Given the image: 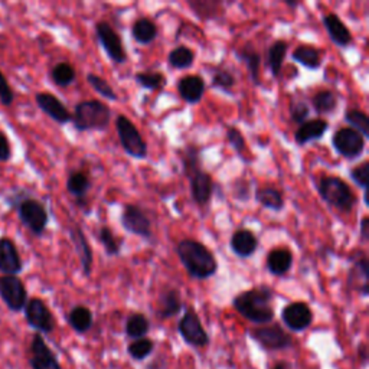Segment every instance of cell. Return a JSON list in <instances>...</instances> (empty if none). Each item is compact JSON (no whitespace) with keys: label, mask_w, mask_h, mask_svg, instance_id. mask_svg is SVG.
Listing matches in <instances>:
<instances>
[{"label":"cell","mask_w":369,"mask_h":369,"mask_svg":"<svg viewBox=\"0 0 369 369\" xmlns=\"http://www.w3.org/2000/svg\"><path fill=\"white\" fill-rule=\"evenodd\" d=\"M272 299L275 292L271 287L259 286L238 293L232 300V306L248 322L263 326L270 325L275 320L276 313L271 306Z\"/></svg>","instance_id":"6da1fadb"},{"label":"cell","mask_w":369,"mask_h":369,"mask_svg":"<svg viewBox=\"0 0 369 369\" xmlns=\"http://www.w3.org/2000/svg\"><path fill=\"white\" fill-rule=\"evenodd\" d=\"M176 252L192 279L208 280L217 275L218 263L214 252L197 239H182L176 246Z\"/></svg>","instance_id":"7a4b0ae2"},{"label":"cell","mask_w":369,"mask_h":369,"mask_svg":"<svg viewBox=\"0 0 369 369\" xmlns=\"http://www.w3.org/2000/svg\"><path fill=\"white\" fill-rule=\"evenodd\" d=\"M71 121L78 132H104L111 121V110L100 100H86L75 106Z\"/></svg>","instance_id":"3957f363"},{"label":"cell","mask_w":369,"mask_h":369,"mask_svg":"<svg viewBox=\"0 0 369 369\" xmlns=\"http://www.w3.org/2000/svg\"><path fill=\"white\" fill-rule=\"evenodd\" d=\"M317 190L320 198L341 212H350L358 202L354 190L338 176H323L319 181Z\"/></svg>","instance_id":"277c9868"},{"label":"cell","mask_w":369,"mask_h":369,"mask_svg":"<svg viewBox=\"0 0 369 369\" xmlns=\"http://www.w3.org/2000/svg\"><path fill=\"white\" fill-rule=\"evenodd\" d=\"M117 134L121 143L123 150L134 159H146L149 154L148 143L144 141L141 133L137 130L136 124L126 116L116 119Z\"/></svg>","instance_id":"5b68a950"},{"label":"cell","mask_w":369,"mask_h":369,"mask_svg":"<svg viewBox=\"0 0 369 369\" xmlns=\"http://www.w3.org/2000/svg\"><path fill=\"white\" fill-rule=\"evenodd\" d=\"M14 210L18 211L21 222L32 234L37 237L43 235L48 223H50V214L41 201L28 197Z\"/></svg>","instance_id":"8992f818"},{"label":"cell","mask_w":369,"mask_h":369,"mask_svg":"<svg viewBox=\"0 0 369 369\" xmlns=\"http://www.w3.org/2000/svg\"><path fill=\"white\" fill-rule=\"evenodd\" d=\"M248 335L255 343H259L264 350L268 352L284 350L293 345L292 336L288 335L279 323L254 328L248 332Z\"/></svg>","instance_id":"52a82bcc"},{"label":"cell","mask_w":369,"mask_h":369,"mask_svg":"<svg viewBox=\"0 0 369 369\" xmlns=\"http://www.w3.org/2000/svg\"><path fill=\"white\" fill-rule=\"evenodd\" d=\"M332 146L348 160L358 159L365 150V137L350 127H342L332 137Z\"/></svg>","instance_id":"ba28073f"},{"label":"cell","mask_w":369,"mask_h":369,"mask_svg":"<svg viewBox=\"0 0 369 369\" xmlns=\"http://www.w3.org/2000/svg\"><path fill=\"white\" fill-rule=\"evenodd\" d=\"M95 35L108 58L116 63H124L127 61V52L119 32L106 21L95 23Z\"/></svg>","instance_id":"9c48e42d"},{"label":"cell","mask_w":369,"mask_h":369,"mask_svg":"<svg viewBox=\"0 0 369 369\" xmlns=\"http://www.w3.org/2000/svg\"><path fill=\"white\" fill-rule=\"evenodd\" d=\"M23 310L28 325L38 333H51L55 329V317L42 299H29Z\"/></svg>","instance_id":"30bf717a"},{"label":"cell","mask_w":369,"mask_h":369,"mask_svg":"<svg viewBox=\"0 0 369 369\" xmlns=\"http://www.w3.org/2000/svg\"><path fill=\"white\" fill-rule=\"evenodd\" d=\"M178 330L182 339L190 346L203 348L210 343V336H208L198 313L192 308H189L181 317Z\"/></svg>","instance_id":"8fae6325"},{"label":"cell","mask_w":369,"mask_h":369,"mask_svg":"<svg viewBox=\"0 0 369 369\" xmlns=\"http://www.w3.org/2000/svg\"><path fill=\"white\" fill-rule=\"evenodd\" d=\"M0 299L9 310L22 312L28 303V292L18 276H0Z\"/></svg>","instance_id":"7c38bea8"},{"label":"cell","mask_w":369,"mask_h":369,"mask_svg":"<svg viewBox=\"0 0 369 369\" xmlns=\"http://www.w3.org/2000/svg\"><path fill=\"white\" fill-rule=\"evenodd\" d=\"M120 221L123 228L127 232L141 238L152 237V221L139 205L134 203L124 205Z\"/></svg>","instance_id":"4fadbf2b"},{"label":"cell","mask_w":369,"mask_h":369,"mask_svg":"<svg viewBox=\"0 0 369 369\" xmlns=\"http://www.w3.org/2000/svg\"><path fill=\"white\" fill-rule=\"evenodd\" d=\"M352 267L348 275V287L358 292L363 297L369 295V263L365 251H358L350 255Z\"/></svg>","instance_id":"5bb4252c"},{"label":"cell","mask_w":369,"mask_h":369,"mask_svg":"<svg viewBox=\"0 0 369 369\" xmlns=\"http://www.w3.org/2000/svg\"><path fill=\"white\" fill-rule=\"evenodd\" d=\"M283 323L292 332H303L313 323V312L308 303H288L281 310Z\"/></svg>","instance_id":"9a60e30c"},{"label":"cell","mask_w":369,"mask_h":369,"mask_svg":"<svg viewBox=\"0 0 369 369\" xmlns=\"http://www.w3.org/2000/svg\"><path fill=\"white\" fill-rule=\"evenodd\" d=\"M29 363L32 369H62L57 355L46 345L41 333H35L34 339H32Z\"/></svg>","instance_id":"2e32d148"},{"label":"cell","mask_w":369,"mask_h":369,"mask_svg":"<svg viewBox=\"0 0 369 369\" xmlns=\"http://www.w3.org/2000/svg\"><path fill=\"white\" fill-rule=\"evenodd\" d=\"M23 270V261L18 247L9 237L0 238V271L3 276H19Z\"/></svg>","instance_id":"e0dca14e"},{"label":"cell","mask_w":369,"mask_h":369,"mask_svg":"<svg viewBox=\"0 0 369 369\" xmlns=\"http://www.w3.org/2000/svg\"><path fill=\"white\" fill-rule=\"evenodd\" d=\"M37 106L39 107L41 111L52 119L58 124H67L72 120V114L70 113V110L63 106V103L55 97L51 92H38L35 95Z\"/></svg>","instance_id":"ac0fdd59"},{"label":"cell","mask_w":369,"mask_h":369,"mask_svg":"<svg viewBox=\"0 0 369 369\" xmlns=\"http://www.w3.org/2000/svg\"><path fill=\"white\" fill-rule=\"evenodd\" d=\"M70 238L75 248V252L78 254L79 263H81L84 276L90 277L92 271V264H94V255H92L91 246L88 243V238L86 237L83 228L77 226V223L70 228Z\"/></svg>","instance_id":"d6986e66"},{"label":"cell","mask_w":369,"mask_h":369,"mask_svg":"<svg viewBox=\"0 0 369 369\" xmlns=\"http://www.w3.org/2000/svg\"><path fill=\"white\" fill-rule=\"evenodd\" d=\"M189 182L190 195L195 203H198L199 206H205L211 202L215 190V182L210 173L201 170L192 176V178H189Z\"/></svg>","instance_id":"ffe728a7"},{"label":"cell","mask_w":369,"mask_h":369,"mask_svg":"<svg viewBox=\"0 0 369 369\" xmlns=\"http://www.w3.org/2000/svg\"><path fill=\"white\" fill-rule=\"evenodd\" d=\"M230 248L239 259H250L259 250V238L251 230L239 228L231 235Z\"/></svg>","instance_id":"44dd1931"},{"label":"cell","mask_w":369,"mask_h":369,"mask_svg":"<svg viewBox=\"0 0 369 369\" xmlns=\"http://www.w3.org/2000/svg\"><path fill=\"white\" fill-rule=\"evenodd\" d=\"M206 91V83L201 75H185L178 83L181 99L188 104H198Z\"/></svg>","instance_id":"7402d4cb"},{"label":"cell","mask_w":369,"mask_h":369,"mask_svg":"<svg viewBox=\"0 0 369 369\" xmlns=\"http://www.w3.org/2000/svg\"><path fill=\"white\" fill-rule=\"evenodd\" d=\"M323 26L326 28L328 34H329V38L330 41L339 48H348L350 46L352 41H354V38H352V34L349 28L342 22V19L339 18L336 13H328L323 16Z\"/></svg>","instance_id":"603a6c76"},{"label":"cell","mask_w":369,"mask_h":369,"mask_svg":"<svg viewBox=\"0 0 369 369\" xmlns=\"http://www.w3.org/2000/svg\"><path fill=\"white\" fill-rule=\"evenodd\" d=\"M293 266V252L288 248H272L267 254L266 260V267L268 270L270 275L276 277H283L286 276L288 271L292 270Z\"/></svg>","instance_id":"cb8c5ba5"},{"label":"cell","mask_w":369,"mask_h":369,"mask_svg":"<svg viewBox=\"0 0 369 369\" xmlns=\"http://www.w3.org/2000/svg\"><path fill=\"white\" fill-rule=\"evenodd\" d=\"M328 128L329 123L325 119L308 120L297 127V130L295 132V141L299 146H304V144H308L310 141L322 139L328 132Z\"/></svg>","instance_id":"d4e9b609"},{"label":"cell","mask_w":369,"mask_h":369,"mask_svg":"<svg viewBox=\"0 0 369 369\" xmlns=\"http://www.w3.org/2000/svg\"><path fill=\"white\" fill-rule=\"evenodd\" d=\"M92 183L90 176L83 170H74L70 173L67 179V190L77 199L78 206L86 210L87 206V194L90 192Z\"/></svg>","instance_id":"484cf974"},{"label":"cell","mask_w":369,"mask_h":369,"mask_svg":"<svg viewBox=\"0 0 369 369\" xmlns=\"http://www.w3.org/2000/svg\"><path fill=\"white\" fill-rule=\"evenodd\" d=\"M186 5L201 21H218L226 13L219 0H188Z\"/></svg>","instance_id":"4316f807"},{"label":"cell","mask_w":369,"mask_h":369,"mask_svg":"<svg viewBox=\"0 0 369 369\" xmlns=\"http://www.w3.org/2000/svg\"><path fill=\"white\" fill-rule=\"evenodd\" d=\"M182 309H183V301L181 292L178 288H169V290L160 295L156 315L159 319H170L176 315H179Z\"/></svg>","instance_id":"83f0119b"},{"label":"cell","mask_w":369,"mask_h":369,"mask_svg":"<svg viewBox=\"0 0 369 369\" xmlns=\"http://www.w3.org/2000/svg\"><path fill=\"white\" fill-rule=\"evenodd\" d=\"M237 57L246 62L248 74L252 84L261 86V77H260V67H261V55L257 52L255 48L251 42H247L244 46L239 48L237 51Z\"/></svg>","instance_id":"f1b7e54d"},{"label":"cell","mask_w":369,"mask_h":369,"mask_svg":"<svg viewBox=\"0 0 369 369\" xmlns=\"http://www.w3.org/2000/svg\"><path fill=\"white\" fill-rule=\"evenodd\" d=\"M293 61L308 70L316 71L322 67V51L313 45H299L292 54Z\"/></svg>","instance_id":"f546056e"},{"label":"cell","mask_w":369,"mask_h":369,"mask_svg":"<svg viewBox=\"0 0 369 369\" xmlns=\"http://www.w3.org/2000/svg\"><path fill=\"white\" fill-rule=\"evenodd\" d=\"M255 201L270 211H281L284 208V198L281 192L275 186H263L255 190Z\"/></svg>","instance_id":"4dcf8cb0"},{"label":"cell","mask_w":369,"mask_h":369,"mask_svg":"<svg viewBox=\"0 0 369 369\" xmlns=\"http://www.w3.org/2000/svg\"><path fill=\"white\" fill-rule=\"evenodd\" d=\"M68 325L77 332V333H87L92 325H94V316L92 312L86 306H75L70 310L68 316Z\"/></svg>","instance_id":"1f68e13d"},{"label":"cell","mask_w":369,"mask_h":369,"mask_svg":"<svg viewBox=\"0 0 369 369\" xmlns=\"http://www.w3.org/2000/svg\"><path fill=\"white\" fill-rule=\"evenodd\" d=\"M132 35L140 45H150L159 35L156 23L149 18H139L132 26Z\"/></svg>","instance_id":"d6a6232c"},{"label":"cell","mask_w":369,"mask_h":369,"mask_svg":"<svg viewBox=\"0 0 369 369\" xmlns=\"http://www.w3.org/2000/svg\"><path fill=\"white\" fill-rule=\"evenodd\" d=\"M150 330V322L149 319L143 313H133L127 317L124 332L130 339H141L146 338V335Z\"/></svg>","instance_id":"836d02e7"},{"label":"cell","mask_w":369,"mask_h":369,"mask_svg":"<svg viewBox=\"0 0 369 369\" xmlns=\"http://www.w3.org/2000/svg\"><path fill=\"white\" fill-rule=\"evenodd\" d=\"M312 106L317 114L328 116L338 108V97L330 90H320L313 95Z\"/></svg>","instance_id":"e575fe53"},{"label":"cell","mask_w":369,"mask_h":369,"mask_svg":"<svg viewBox=\"0 0 369 369\" xmlns=\"http://www.w3.org/2000/svg\"><path fill=\"white\" fill-rule=\"evenodd\" d=\"M182 166H183V174L186 178H192L202 169V159H201V149L197 144H188L183 149L182 154Z\"/></svg>","instance_id":"d590c367"},{"label":"cell","mask_w":369,"mask_h":369,"mask_svg":"<svg viewBox=\"0 0 369 369\" xmlns=\"http://www.w3.org/2000/svg\"><path fill=\"white\" fill-rule=\"evenodd\" d=\"M287 50H288V45L283 39L272 42V45L270 46L267 61H268V67H270L272 77L277 78L280 75L283 63H284V58L287 55Z\"/></svg>","instance_id":"8d00e7d4"},{"label":"cell","mask_w":369,"mask_h":369,"mask_svg":"<svg viewBox=\"0 0 369 369\" xmlns=\"http://www.w3.org/2000/svg\"><path fill=\"white\" fill-rule=\"evenodd\" d=\"M168 61H169V66L174 70H188L194 66L195 52L185 45H179L169 52Z\"/></svg>","instance_id":"74e56055"},{"label":"cell","mask_w":369,"mask_h":369,"mask_svg":"<svg viewBox=\"0 0 369 369\" xmlns=\"http://www.w3.org/2000/svg\"><path fill=\"white\" fill-rule=\"evenodd\" d=\"M51 78L58 87H70L75 81L77 72L70 62H59L51 70Z\"/></svg>","instance_id":"f35d334b"},{"label":"cell","mask_w":369,"mask_h":369,"mask_svg":"<svg viewBox=\"0 0 369 369\" xmlns=\"http://www.w3.org/2000/svg\"><path fill=\"white\" fill-rule=\"evenodd\" d=\"M99 239L101 246L104 247V251L108 257H117L121 252L123 247V239L114 235V232L111 231L108 227H101L99 231Z\"/></svg>","instance_id":"ab89813d"},{"label":"cell","mask_w":369,"mask_h":369,"mask_svg":"<svg viewBox=\"0 0 369 369\" xmlns=\"http://www.w3.org/2000/svg\"><path fill=\"white\" fill-rule=\"evenodd\" d=\"M134 81L144 90L157 91L166 86V77L162 72H137L134 75Z\"/></svg>","instance_id":"60d3db41"},{"label":"cell","mask_w":369,"mask_h":369,"mask_svg":"<svg viewBox=\"0 0 369 369\" xmlns=\"http://www.w3.org/2000/svg\"><path fill=\"white\" fill-rule=\"evenodd\" d=\"M345 121L354 128L358 133H361L365 139L369 137V120L366 113L357 108H350L345 113Z\"/></svg>","instance_id":"b9f144b4"},{"label":"cell","mask_w":369,"mask_h":369,"mask_svg":"<svg viewBox=\"0 0 369 369\" xmlns=\"http://www.w3.org/2000/svg\"><path fill=\"white\" fill-rule=\"evenodd\" d=\"M87 81L94 88V91L99 92L101 97H104V99H107L110 101H117L119 100V95L114 91V88L111 87L108 84L107 79H104L103 77L90 72V74H87Z\"/></svg>","instance_id":"7bdbcfd3"},{"label":"cell","mask_w":369,"mask_h":369,"mask_svg":"<svg viewBox=\"0 0 369 369\" xmlns=\"http://www.w3.org/2000/svg\"><path fill=\"white\" fill-rule=\"evenodd\" d=\"M153 349H154V342L149 338L136 339L127 346L128 355H130L134 361H144L152 355Z\"/></svg>","instance_id":"ee69618b"},{"label":"cell","mask_w":369,"mask_h":369,"mask_svg":"<svg viewBox=\"0 0 369 369\" xmlns=\"http://www.w3.org/2000/svg\"><path fill=\"white\" fill-rule=\"evenodd\" d=\"M227 140L230 143V146L235 150V153L239 157H246V153L248 149H247L244 134L241 133L239 128H237L235 126H228L227 127Z\"/></svg>","instance_id":"f6af8a7d"},{"label":"cell","mask_w":369,"mask_h":369,"mask_svg":"<svg viewBox=\"0 0 369 369\" xmlns=\"http://www.w3.org/2000/svg\"><path fill=\"white\" fill-rule=\"evenodd\" d=\"M235 83H237L235 81V77H234V74L231 71L218 68L212 74V87L214 88L222 90V91H226V92H231V90L234 88Z\"/></svg>","instance_id":"bcb514c9"},{"label":"cell","mask_w":369,"mask_h":369,"mask_svg":"<svg viewBox=\"0 0 369 369\" xmlns=\"http://www.w3.org/2000/svg\"><path fill=\"white\" fill-rule=\"evenodd\" d=\"M350 178L358 185L363 192H368V178H369V162L368 160H363L362 163L358 166L352 168L350 170Z\"/></svg>","instance_id":"7dc6e473"},{"label":"cell","mask_w":369,"mask_h":369,"mask_svg":"<svg viewBox=\"0 0 369 369\" xmlns=\"http://www.w3.org/2000/svg\"><path fill=\"white\" fill-rule=\"evenodd\" d=\"M310 114V107L304 101H296L290 104V119L296 124H303L304 121H308Z\"/></svg>","instance_id":"c3c4849f"},{"label":"cell","mask_w":369,"mask_h":369,"mask_svg":"<svg viewBox=\"0 0 369 369\" xmlns=\"http://www.w3.org/2000/svg\"><path fill=\"white\" fill-rule=\"evenodd\" d=\"M232 195L238 201L247 202L251 198V183L244 178H239V179L234 181V183H232Z\"/></svg>","instance_id":"681fc988"},{"label":"cell","mask_w":369,"mask_h":369,"mask_svg":"<svg viewBox=\"0 0 369 369\" xmlns=\"http://www.w3.org/2000/svg\"><path fill=\"white\" fill-rule=\"evenodd\" d=\"M13 100H14V92L9 86L5 74L0 71V103H2V106L8 107L13 103Z\"/></svg>","instance_id":"f907efd6"},{"label":"cell","mask_w":369,"mask_h":369,"mask_svg":"<svg viewBox=\"0 0 369 369\" xmlns=\"http://www.w3.org/2000/svg\"><path fill=\"white\" fill-rule=\"evenodd\" d=\"M12 159V146L8 136L0 132V163H6Z\"/></svg>","instance_id":"816d5d0a"},{"label":"cell","mask_w":369,"mask_h":369,"mask_svg":"<svg viewBox=\"0 0 369 369\" xmlns=\"http://www.w3.org/2000/svg\"><path fill=\"white\" fill-rule=\"evenodd\" d=\"M359 237H361V241L363 244H366L369 241V218L366 215L362 217V219L359 222Z\"/></svg>","instance_id":"f5cc1de1"},{"label":"cell","mask_w":369,"mask_h":369,"mask_svg":"<svg viewBox=\"0 0 369 369\" xmlns=\"http://www.w3.org/2000/svg\"><path fill=\"white\" fill-rule=\"evenodd\" d=\"M271 369H292V366L288 365L287 362H284V361H280V362H277L275 366H272Z\"/></svg>","instance_id":"db71d44e"},{"label":"cell","mask_w":369,"mask_h":369,"mask_svg":"<svg viewBox=\"0 0 369 369\" xmlns=\"http://www.w3.org/2000/svg\"><path fill=\"white\" fill-rule=\"evenodd\" d=\"M284 5H287L288 8H292V9H296V8H299L301 5V2H299V0H295V2H293V0H286Z\"/></svg>","instance_id":"11a10c76"},{"label":"cell","mask_w":369,"mask_h":369,"mask_svg":"<svg viewBox=\"0 0 369 369\" xmlns=\"http://www.w3.org/2000/svg\"><path fill=\"white\" fill-rule=\"evenodd\" d=\"M358 355L362 358V362H366V346L362 343L359 346V352H358Z\"/></svg>","instance_id":"9f6ffc18"}]
</instances>
